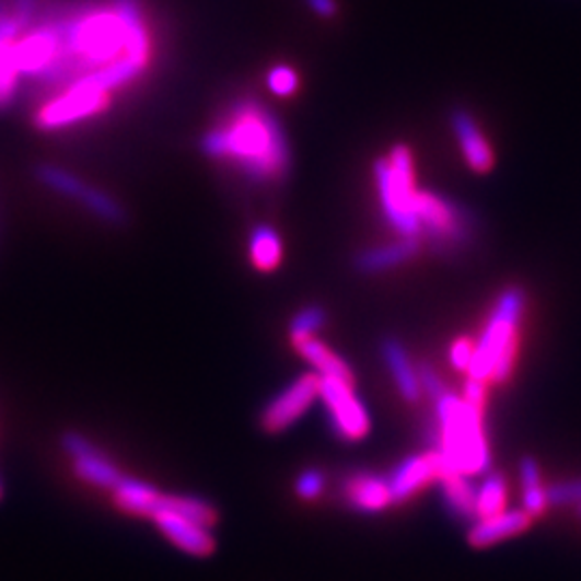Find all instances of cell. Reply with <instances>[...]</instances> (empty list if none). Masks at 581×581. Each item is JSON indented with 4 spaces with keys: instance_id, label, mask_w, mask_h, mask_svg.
<instances>
[{
    "instance_id": "cell-13",
    "label": "cell",
    "mask_w": 581,
    "mask_h": 581,
    "mask_svg": "<svg viewBox=\"0 0 581 581\" xmlns=\"http://www.w3.org/2000/svg\"><path fill=\"white\" fill-rule=\"evenodd\" d=\"M345 500L360 513H380L392 504L386 476L353 474L345 480Z\"/></svg>"
},
{
    "instance_id": "cell-5",
    "label": "cell",
    "mask_w": 581,
    "mask_h": 581,
    "mask_svg": "<svg viewBox=\"0 0 581 581\" xmlns=\"http://www.w3.org/2000/svg\"><path fill=\"white\" fill-rule=\"evenodd\" d=\"M319 398L325 405L329 429L345 442H360L371 431L367 405L353 392V384L332 377H319Z\"/></svg>"
},
{
    "instance_id": "cell-15",
    "label": "cell",
    "mask_w": 581,
    "mask_h": 581,
    "mask_svg": "<svg viewBox=\"0 0 581 581\" xmlns=\"http://www.w3.org/2000/svg\"><path fill=\"white\" fill-rule=\"evenodd\" d=\"M382 353H384L387 371L396 384V390L400 392V396L407 403H416L422 394V387H420L418 371L414 369V364L407 356V349L400 345V340L387 338L382 345Z\"/></svg>"
},
{
    "instance_id": "cell-21",
    "label": "cell",
    "mask_w": 581,
    "mask_h": 581,
    "mask_svg": "<svg viewBox=\"0 0 581 581\" xmlns=\"http://www.w3.org/2000/svg\"><path fill=\"white\" fill-rule=\"evenodd\" d=\"M507 480L500 474H487L480 485H476V500H474V519L498 515L507 509Z\"/></svg>"
},
{
    "instance_id": "cell-30",
    "label": "cell",
    "mask_w": 581,
    "mask_h": 581,
    "mask_svg": "<svg viewBox=\"0 0 581 581\" xmlns=\"http://www.w3.org/2000/svg\"><path fill=\"white\" fill-rule=\"evenodd\" d=\"M311 4H313V9L317 11V13H322V15H332L334 13V0H309Z\"/></svg>"
},
{
    "instance_id": "cell-11",
    "label": "cell",
    "mask_w": 581,
    "mask_h": 581,
    "mask_svg": "<svg viewBox=\"0 0 581 581\" xmlns=\"http://www.w3.org/2000/svg\"><path fill=\"white\" fill-rule=\"evenodd\" d=\"M440 472H442V461L435 451L403 458L387 476L392 504H405L407 500H411L422 487L438 480Z\"/></svg>"
},
{
    "instance_id": "cell-27",
    "label": "cell",
    "mask_w": 581,
    "mask_h": 581,
    "mask_svg": "<svg viewBox=\"0 0 581 581\" xmlns=\"http://www.w3.org/2000/svg\"><path fill=\"white\" fill-rule=\"evenodd\" d=\"M474 358V342L469 338H458L454 340L451 347V364L456 371H465L469 369Z\"/></svg>"
},
{
    "instance_id": "cell-23",
    "label": "cell",
    "mask_w": 581,
    "mask_h": 581,
    "mask_svg": "<svg viewBox=\"0 0 581 581\" xmlns=\"http://www.w3.org/2000/svg\"><path fill=\"white\" fill-rule=\"evenodd\" d=\"M325 325V311L322 306H306L302 309L293 322L289 325V336L295 342V347L309 338H315V334Z\"/></svg>"
},
{
    "instance_id": "cell-20",
    "label": "cell",
    "mask_w": 581,
    "mask_h": 581,
    "mask_svg": "<svg viewBox=\"0 0 581 581\" xmlns=\"http://www.w3.org/2000/svg\"><path fill=\"white\" fill-rule=\"evenodd\" d=\"M438 483L442 485V493L452 515L474 521L476 485L469 483V476L458 472H446L438 478Z\"/></svg>"
},
{
    "instance_id": "cell-24",
    "label": "cell",
    "mask_w": 581,
    "mask_h": 581,
    "mask_svg": "<svg viewBox=\"0 0 581 581\" xmlns=\"http://www.w3.org/2000/svg\"><path fill=\"white\" fill-rule=\"evenodd\" d=\"M547 498H549V507H580L581 504V478H571V480H562L556 483L551 487H547Z\"/></svg>"
},
{
    "instance_id": "cell-6",
    "label": "cell",
    "mask_w": 581,
    "mask_h": 581,
    "mask_svg": "<svg viewBox=\"0 0 581 581\" xmlns=\"http://www.w3.org/2000/svg\"><path fill=\"white\" fill-rule=\"evenodd\" d=\"M416 213L431 240L440 246H461L469 237V220L452 200L433 193H416Z\"/></svg>"
},
{
    "instance_id": "cell-1",
    "label": "cell",
    "mask_w": 581,
    "mask_h": 581,
    "mask_svg": "<svg viewBox=\"0 0 581 581\" xmlns=\"http://www.w3.org/2000/svg\"><path fill=\"white\" fill-rule=\"evenodd\" d=\"M209 158L224 160L255 182H276L289 173L291 151L280 121L257 102H237L200 142Z\"/></svg>"
},
{
    "instance_id": "cell-14",
    "label": "cell",
    "mask_w": 581,
    "mask_h": 581,
    "mask_svg": "<svg viewBox=\"0 0 581 581\" xmlns=\"http://www.w3.org/2000/svg\"><path fill=\"white\" fill-rule=\"evenodd\" d=\"M452 129H454V136L458 140V147L463 151L467 166L476 173L491 171L493 151H491L487 138L480 133L476 121L472 119V115H467L465 111L452 113Z\"/></svg>"
},
{
    "instance_id": "cell-12",
    "label": "cell",
    "mask_w": 581,
    "mask_h": 581,
    "mask_svg": "<svg viewBox=\"0 0 581 581\" xmlns=\"http://www.w3.org/2000/svg\"><path fill=\"white\" fill-rule=\"evenodd\" d=\"M530 523H532V516L527 515L523 509L519 511L504 509L498 515L474 519V523L467 530V543L476 549H487L509 538H515L530 527Z\"/></svg>"
},
{
    "instance_id": "cell-22",
    "label": "cell",
    "mask_w": 581,
    "mask_h": 581,
    "mask_svg": "<svg viewBox=\"0 0 581 581\" xmlns=\"http://www.w3.org/2000/svg\"><path fill=\"white\" fill-rule=\"evenodd\" d=\"M282 242L271 226H257L251 235V260L260 271H271L280 265Z\"/></svg>"
},
{
    "instance_id": "cell-2",
    "label": "cell",
    "mask_w": 581,
    "mask_h": 581,
    "mask_svg": "<svg viewBox=\"0 0 581 581\" xmlns=\"http://www.w3.org/2000/svg\"><path fill=\"white\" fill-rule=\"evenodd\" d=\"M435 416L433 451L442 461L440 476L446 472L465 476L487 472L491 465V452L485 438L483 409L446 390L435 398Z\"/></svg>"
},
{
    "instance_id": "cell-4",
    "label": "cell",
    "mask_w": 581,
    "mask_h": 581,
    "mask_svg": "<svg viewBox=\"0 0 581 581\" xmlns=\"http://www.w3.org/2000/svg\"><path fill=\"white\" fill-rule=\"evenodd\" d=\"M375 179L380 202L387 222L400 237L422 235V226L416 213V184L414 160L405 144L392 149L390 158L375 164Z\"/></svg>"
},
{
    "instance_id": "cell-28",
    "label": "cell",
    "mask_w": 581,
    "mask_h": 581,
    "mask_svg": "<svg viewBox=\"0 0 581 581\" xmlns=\"http://www.w3.org/2000/svg\"><path fill=\"white\" fill-rule=\"evenodd\" d=\"M418 377H420V387H422V392H427L433 400L440 398V396L446 392V386H444L442 377H440L433 369H429L427 364H422V369H418Z\"/></svg>"
},
{
    "instance_id": "cell-31",
    "label": "cell",
    "mask_w": 581,
    "mask_h": 581,
    "mask_svg": "<svg viewBox=\"0 0 581 581\" xmlns=\"http://www.w3.org/2000/svg\"><path fill=\"white\" fill-rule=\"evenodd\" d=\"M578 515H580V519H581V504L580 507H578Z\"/></svg>"
},
{
    "instance_id": "cell-7",
    "label": "cell",
    "mask_w": 581,
    "mask_h": 581,
    "mask_svg": "<svg viewBox=\"0 0 581 581\" xmlns=\"http://www.w3.org/2000/svg\"><path fill=\"white\" fill-rule=\"evenodd\" d=\"M319 398V375H302L276 394L260 414V427L267 433H282L293 427Z\"/></svg>"
},
{
    "instance_id": "cell-29",
    "label": "cell",
    "mask_w": 581,
    "mask_h": 581,
    "mask_svg": "<svg viewBox=\"0 0 581 581\" xmlns=\"http://www.w3.org/2000/svg\"><path fill=\"white\" fill-rule=\"evenodd\" d=\"M485 386L487 384H483V382H478V380H472V377H467V384H465V392H463V398L467 400V403H472V405H476V407H480V409H485Z\"/></svg>"
},
{
    "instance_id": "cell-17",
    "label": "cell",
    "mask_w": 581,
    "mask_h": 581,
    "mask_svg": "<svg viewBox=\"0 0 581 581\" xmlns=\"http://www.w3.org/2000/svg\"><path fill=\"white\" fill-rule=\"evenodd\" d=\"M418 253V237H403L396 244H387L382 248H369L356 258V265L364 274H382L394 269Z\"/></svg>"
},
{
    "instance_id": "cell-3",
    "label": "cell",
    "mask_w": 581,
    "mask_h": 581,
    "mask_svg": "<svg viewBox=\"0 0 581 581\" xmlns=\"http://www.w3.org/2000/svg\"><path fill=\"white\" fill-rule=\"evenodd\" d=\"M523 309L525 293L519 287H511L500 295L480 340L474 345V358L467 369L472 380L483 384H502L509 380L515 364L516 329Z\"/></svg>"
},
{
    "instance_id": "cell-18",
    "label": "cell",
    "mask_w": 581,
    "mask_h": 581,
    "mask_svg": "<svg viewBox=\"0 0 581 581\" xmlns=\"http://www.w3.org/2000/svg\"><path fill=\"white\" fill-rule=\"evenodd\" d=\"M519 483H521V504H523L521 509L532 519L543 515L549 507V498H547V487L543 483L541 467H538L536 458H532V456L521 458Z\"/></svg>"
},
{
    "instance_id": "cell-10",
    "label": "cell",
    "mask_w": 581,
    "mask_h": 581,
    "mask_svg": "<svg viewBox=\"0 0 581 581\" xmlns=\"http://www.w3.org/2000/svg\"><path fill=\"white\" fill-rule=\"evenodd\" d=\"M63 449L71 456L73 474L82 483L113 491L117 487V483L126 476L104 452L95 449L89 440H84L78 433L65 435Z\"/></svg>"
},
{
    "instance_id": "cell-8",
    "label": "cell",
    "mask_w": 581,
    "mask_h": 581,
    "mask_svg": "<svg viewBox=\"0 0 581 581\" xmlns=\"http://www.w3.org/2000/svg\"><path fill=\"white\" fill-rule=\"evenodd\" d=\"M37 179L44 186H48L50 190L63 194L67 198L75 200L78 205L86 207L91 213H95L104 222H113V224L124 222V209H121V205L115 198H111L108 194H104L102 190L80 182L78 177H73L71 173H67L59 166H53V164L39 166L37 169Z\"/></svg>"
},
{
    "instance_id": "cell-19",
    "label": "cell",
    "mask_w": 581,
    "mask_h": 581,
    "mask_svg": "<svg viewBox=\"0 0 581 581\" xmlns=\"http://www.w3.org/2000/svg\"><path fill=\"white\" fill-rule=\"evenodd\" d=\"M300 356L317 371L319 377H332V380H342L353 384V373L345 360H340L329 347H325L322 340L309 338L298 345Z\"/></svg>"
},
{
    "instance_id": "cell-9",
    "label": "cell",
    "mask_w": 581,
    "mask_h": 581,
    "mask_svg": "<svg viewBox=\"0 0 581 581\" xmlns=\"http://www.w3.org/2000/svg\"><path fill=\"white\" fill-rule=\"evenodd\" d=\"M160 493V500L155 502L153 513L149 519L155 523V527L182 551H186L188 556H196V558H207L213 554L216 549V536H213V527L202 525L198 521H194L190 516L179 515L177 511L164 507Z\"/></svg>"
},
{
    "instance_id": "cell-16",
    "label": "cell",
    "mask_w": 581,
    "mask_h": 581,
    "mask_svg": "<svg viewBox=\"0 0 581 581\" xmlns=\"http://www.w3.org/2000/svg\"><path fill=\"white\" fill-rule=\"evenodd\" d=\"M113 500L117 504L119 511L128 513V515L147 516L153 513L155 502L160 500V491L138 478H129L124 476L117 487L113 489Z\"/></svg>"
},
{
    "instance_id": "cell-25",
    "label": "cell",
    "mask_w": 581,
    "mask_h": 581,
    "mask_svg": "<svg viewBox=\"0 0 581 581\" xmlns=\"http://www.w3.org/2000/svg\"><path fill=\"white\" fill-rule=\"evenodd\" d=\"M298 84H300L298 73H295L291 67H284V65L274 67V69L269 71V75H267V86H269V91L276 93V95H280V97H289V95H293V93L298 91Z\"/></svg>"
},
{
    "instance_id": "cell-26",
    "label": "cell",
    "mask_w": 581,
    "mask_h": 581,
    "mask_svg": "<svg viewBox=\"0 0 581 581\" xmlns=\"http://www.w3.org/2000/svg\"><path fill=\"white\" fill-rule=\"evenodd\" d=\"M325 489V476H323L319 469L311 467L306 472H302L295 480V493L302 498V500H317Z\"/></svg>"
}]
</instances>
